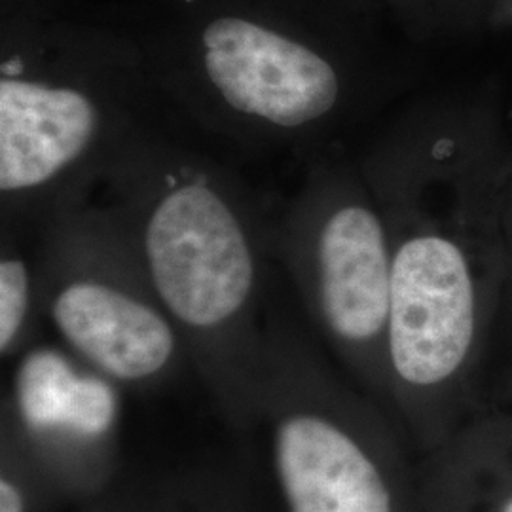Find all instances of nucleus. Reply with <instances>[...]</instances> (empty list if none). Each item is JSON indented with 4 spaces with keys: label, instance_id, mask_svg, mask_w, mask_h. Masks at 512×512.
Segmentation results:
<instances>
[{
    "label": "nucleus",
    "instance_id": "obj_1",
    "mask_svg": "<svg viewBox=\"0 0 512 512\" xmlns=\"http://www.w3.org/2000/svg\"><path fill=\"white\" fill-rule=\"evenodd\" d=\"M342 0H139L112 12L164 107L255 156L306 158L348 107Z\"/></svg>",
    "mask_w": 512,
    "mask_h": 512
},
{
    "label": "nucleus",
    "instance_id": "obj_2",
    "mask_svg": "<svg viewBox=\"0 0 512 512\" xmlns=\"http://www.w3.org/2000/svg\"><path fill=\"white\" fill-rule=\"evenodd\" d=\"M164 107L112 14L67 0H0V232L37 238L92 200Z\"/></svg>",
    "mask_w": 512,
    "mask_h": 512
},
{
    "label": "nucleus",
    "instance_id": "obj_3",
    "mask_svg": "<svg viewBox=\"0 0 512 512\" xmlns=\"http://www.w3.org/2000/svg\"><path fill=\"white\" fill-rule=\"evenodd\" d=\"M184 346L224 391H256L266 330L260 293L274 220L232 167L156 124L103 184Z\"/></svg>",
    "mask_w": 512,
    "mask_h": 512
},
{
    "label": "nucleus",
    "instance_id": "obj_4",
    "mask_svg": "<svg viewBox=\"0 0 512 512\" xmlns=\"http://www.w3.org/2000/svg\"><path fill=\"white\" fill-rule=\"evenodd\" d=\"M40 308L74 355L105 378L147 384L188 353L112 203H80L35 238Z\"/></svg>",
    "mask_w": 512,
    "mask_h": 512
},
{
    "label": "nucleus",
    "instance_id": "obj_5",
    "mask_svg": "<svg viewBox=\"0 0 512 512\" xmlns=\"http://www.w3.org/2000/svg\"><path fill=\"white\" fill-rule=\"evenodd\" d=\"M327 165L311 164L274 219V256L311 315L349 351L385 344L393 247L378 211Z\"/></svg>",
    "mask_w": 512,
    "mask_h": 512
},
{
    "label": "nucleus",
    "instance_id": "obj_6",
    "mask_svg": "<svg viewBox=\"0 0 512 512\" xmlns=\"http://www.w3.org/2000/svg\"><path fill=\"white\" fill-rule=\"evenodd\" d=\"M298 332L274 319L266 329L256 389L279 406L272 458L287 512H393L382 467L342 421L315 406L304 382Z\"/></svg>",
    "mask_w": 512,
    "mask_h": 512
},
{
    "label": "nucleus",
    "instance_id": "obj_7",
    "mask_svg": "<svg viewBox=\"0 0 512 512\" xmlns=\"http://www.w3.org/2000/svg\"><path fill=\"white\" fill-rule=\"evenodd\" d=\"M476 329V296L458 245L414 234L393 247L387 361L401 384L433 389L465 363Z\"/></svg>",
    "mask_w": 512,
    "mask_h": 512
},
{
    "label": "nucleus",
    "instance_id": "obj_8",
    "mask_svg": "<svg viewBox=\"0 0 512 512\" xmlns=\"http://www.w3.org/2000/svg\"><path fill=\"white\" fill-rule=\"evenodd\" d=\"M27 236L0 232V353L18 351L40 306L37 253L29 255Z\"/></svg>",
    "mask_w": 512,
    "mask_h": 512
},
{
    "label": "nucleus",
    "instance_id": "obj_9",
    "mask_svg": "<svg viewBox=\"0 0 512 512\" xmlns=\"http://www.w3.org/2000/svg\"><path fill=\"white\" fill-rule=\"evenodd\" d=\"M0 512H27V499L12 476L0 478Z\"/></svg>",
    "mask_w": 512,
    "mask_h": 512
},
{
    "label": "nucleus",
    "instance_id": "obj_10",
    "mask_svg": "<svg viewBox=\"0 0 512 512\" xmlns=\"http://www.w3.org/2000/svg\"><path fill=\"white\" fill-rule=\"evenodd\" d=\"M501 512H512V497H509V499L505 501V505H503Z\"/></svg>",
    "mask_w": 512,
    "mask_h": 512
}]
</instances>
